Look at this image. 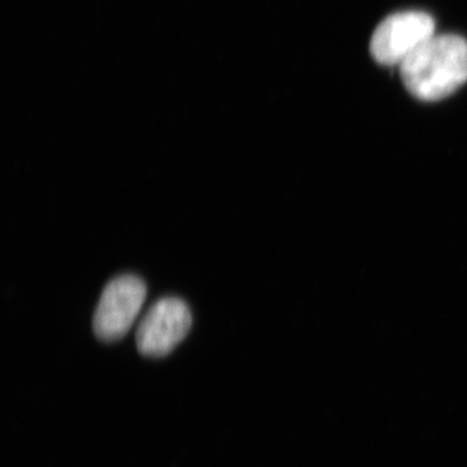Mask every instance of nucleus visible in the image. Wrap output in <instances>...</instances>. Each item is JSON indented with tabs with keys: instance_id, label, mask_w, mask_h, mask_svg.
<instances>
[{
	"instance_id": "obj_1",
	"label": "nucleus",
	"mask_w": 467,
	"mask_h": 467,
	"mask_svg": "<svg viewBox=\"0 0 467 467\" xmlns=\"http://www.w3.org/2000/svg\"><path fill=\"white\" fill-rule=\"evenodd\" d=\"M400 73L417 99H445L466 84L467 41L454 34L431 36L401 64Z\"/></svg>"
},
{
	"instance_id": "obj_2",
	"label": "nucleus",
	"mask_w": 467,
	"mask_h": 467,
	"mask_svg": "<svg viewBox=\"0 0 467 467\" xmlns=\"http://www.w3.org/2000/svg\"><path fill=\"white\" fill-rule=\"evenodd\" d=\"M147 287L140 276H116L101 292L99 303L92 319V328L98 339L117 342L122 339L142 309Z\"/></svg>"
},
{
	"instance_id": "obj_3",
	"label": "nucleus",
	"mask_w": 467,
	"mask_h": 467,
	"mask_svg": "<svg viewBox=\"0 0 467 467\" xmlns=\"http://www.w3.org/2000/svg\"><path fill=\"white\" fill-rule=\"evenodd\" d=\"M435 36V20L422 11L391 15L371 36V57L382 66H401L423 43Z\"/></svg>"
},
{
	"instance_id": "obj_4",
	"label": "nucleus",
	"mask_w": 467,
	"mask_h": 467,
	"mask_svg": "<svg viewBox=\"0 0 467 467\" xmlns=\"http://www.w3.org/2000/svg\"><path fill=\"white\" fill-rule=\"evenodd\" d=\"M192 325V312L182 299H160L138 326V349L147 358H164L182 342Z\"/></svg>"
}]
</instances>
